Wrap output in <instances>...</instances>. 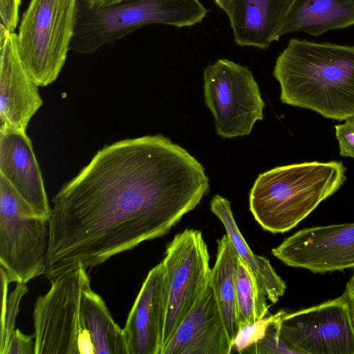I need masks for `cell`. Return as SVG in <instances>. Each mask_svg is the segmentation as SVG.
<instances>
[{
	"label": "cell",
	"mask_w": 354,
	"mask_h": 354,
	"mask_svg": "<svg viewBox=\"0 0 354 354\" xmlns=\"http://www.w3.org/2000/svg\"><path fill=\"white\" fill-rule=\"evenodd\" d=\"M209 190L201 163L162 135L105 145L52 199L44 275L87 270L164 236Z\"/></svg>",
	"instance_id": "cell-1"
},
{
	"label": "cell",
	"mask_w": 354,
	"mask_h": 354,
	"mask_svg": "<svg viewBox=\"0 0 354 354\" xmlns=\"http://www.w3.org/2000/svg\"><path fill=\"white\" fill-rule=\"evenodd\" d=\"M273 74L281 102L338 121L354 118V46L292 38Z\"/></svg>",
	"instance_id": "cell-2"
},
{
	"label": "cell",
	"mask_w": 354,
	"mask_h": 354,
	"mask_svg": "<svg viewBox=\"0 0 354 354\" xmlns=\"http://www.w3.org/2000/svg\"><path fill=\"white\" fill-rule=\"evenodd\" d=\"M341 161L306 162L260 174L250 192V210L266 231L295 227L346 180Z\"/></svg>",
	"instance_id": "cell-3"
},
{
	"label": "cell",
	"mask_w": 354,
	"mask_h": 354,
	"mask_svg": "<svg viewBox=\"0 0 354 354\" xmlns=\"http://www.w3.org/2000/svg\"><path fill=\"white\" fill-rule=\"evenodd\" d=\"M207 12L199 0H122L100 7L78 0L70 50L91 55L145 26L189 27L201 23Z\"/></svg>",
	"instance_id": "cell-4"
},
{
	"label": "cell",
	"mask_w": 354,
	"mask_h": 354,
	"mask_svg": "<svg viewBox=\"0 0 354 354\" xmlns=\"http://www.w3.org/2000/svg\"><path fill=\"white\" fill-rule=\"evenodd\" d=\"M86 270L79 267L50 281L49 290L37 297L35 354H94L83 314L84 292L91 286Z\"/></svg>",
	"instance_id": "cell-5"
},
{
	"label": "cell",
	"mask_w": 354,
	"mask_h": 354,
	"mask_svg": "<svg viewBox=\"0 0 354 354\" xmlns=\"http://www.w3.org/2000/svg\"><path fill=\"white\" fill-rule=\"evenodd\" d=\"M78 0H30L17 35L21 62L38 86L55 82L75 33Z\"/></svg>",
	"instance_id": "cell-6"
},
{
	"label": "cell",
	"mask_w": 354,
	"mask_h": 354,
	"mask_svg": "<svg viewBox=\"0 0 354 354\" xmlns=\"http://www.w3.org/2000/svg\"><path fill=\"white\" fill-rule=\"evenodd\" d=\"M48 236V218L0 175V263L10 283L44 274Z\"/></svg>",
	"instance_id": "cell-7"
},
{
	"label": "cell",
	"mask_w": 354,
	"mask_h": 354,
	"mask_svg": "<svg viewBox=\"0 0 354 354\" xmlns=\"http://www.w3.org/2000/svg\"><path fill=\"white\" fill-rule=\"evenodd\" d=\"M203 80L205 104L219 136L226 138L248 136L254 123L263 120L265 104L247 66L219 59L205 68Z\"/></svg>",
	"instance_id": "cell-8"
},
{
	"label": "cell",
	"mask_w": 354,
	"mask_h": 354,
	"mask_svg": "<svg viewBox=\"0 0 354 354\" xmlns=\"http://www.w3.org/2000/svg\"><path fill=\"white\" fill-rule=\"evenodd\" d=\"M162 262L166 301L162 349L209 285V255L201 232L186 229L176 234Z\"/></svg>",
	"instance_id": "cell-9"
},
{
	"label": "cell",
	"mask_w": 354,
	"mask_h": 354,
	"mask_svg": "<svg viewBox=\"0 0 354 354\" xmlns=\"http://www.w3.org/2000/svg\"><path fill=\"white\" fill-rule=\"evenodd\" d=\"M280 337L294 354H354V324L343 295L295 312L283 311Z\"/></svg>",
	"instance_id": "cell-10"
},
{
	"label": "cell",
	"mask_w": 354,
	"mask_h": 354,
	"mask_svg": "<svg viewBox=\"0 0 354 354\" xmlns=\"http://www.w3.org/2000/svg\"><path fill=\"white\" fill-rule=\"evenodd\" d=\"M289 267L326 274L354 268V223L301 229L272 250Z\"/></svg>",
	"instance_id": "cell-11"
},
{
	"label": "cell",
	"mask_w": 354,
	"mask_h": 354,
	"mask_svg": "<svg viewBox=\"0 0 354 354\" xmlns=\"http://www.w3.org/2000/svg\"><path fill=\"white\" fill-rule=\"evenodd\" d=\"M0 132H26L43 100L20 59L17 35L10 33L0 47Z\"/></svg>",
	"instance_id": "cell-12"
},
{
	"label": "cell",
	"mask_w": 354,
	"mask_h": 354,
	"mask_svg": "<svg viewBox=\"0 0 354 354\" xmlns=\"http://www.w3.org/2000/svg\"><path fill=\"white\" fill-rule=\"evenodd\" d=\"M230 342L214 291L208 285L160 354H230Z\"/></svg>",
	"instance_id": "cell-13"
},
{
	"label": "cell",
	"mask_w": 354,
	"mask_h": 354,
	"mask_svg": "<svg viewBox=\"0 0 354 354\" xmlns=\"http://www.w3.org/2000/svg\"><path fill=\"white\" fill-rule=\"evenodd\" d=\"M162 262L144 281L123 328L129 354H160L165 317Z\"/></svg>",
	"instance_id": "cell-14"
},
{
	"label": "cell",
	"mask_w": 354,
	"mask_h": 354,
	"mask_svg": "<svg viewBox=\"0 0 354 354\" xmlns=\"http://www.w3.org/2000/svg\"><path fill=\"white\" fill-rule=\"evenodd\" d=\"M0 175L35 210L49 219L51 207L26 132H0Z\"/></svg>",
	"instance_id": "cell-15"
},
{
	"label": "cell",
	"mask_w": 354,
	"mask_h": 354,
	"mask_svg": "<svg viewBox=\"0 0 354 354\" xmlns=\"http://www.w3.org/2000/svg\"><path fill=\"white\" fill-rule=\"evenodd\" d=\"M292 0H230L227 16L234 41L266 49L278 32Z\"/></svg>",
	"instance_id": "cell-16"
},
{
	"label": "cell",
	"mask_w": 354,
	"mask_h": 354,
	"mask_svg": "<svg viewBox=\"0 0 354 354\" xmlns=\"http://www.w3.org/2000/svg\"><path fill=\"white\" fill-rule=\"evenodd\" d=\"M354 26V0H292L278 32L319 36Z\"/></svg>",
	"instance_id": "cell-17"
},
{
	"label": "cell",
	"mask_w": 354,
	"mask_h": 354,
	"mask_svg": "<svg viewBox=\"0 0 354 354\" xmlns=\"http://www.w3.org/2000/svg\"><path fill=\"white\" fill-rule=\"evenodd\" d=\"M239 255L226 234L217 240V254L211 269L209 285L212 288L230 344L240 330L236 297V273Z\"/></svg>",
	"instance_id": "cell-18"
},
{
	"label": "cell",
	"mask_w": 354,
	"mask_h": 354,
	"mask_svg": "<svg viewBox=\"0 0 354 354\" xmlns=\"http://www.w3.org/2000/svg\"><path fill=\"white\" fill-rule=\"evenodd\" d=\"M210 209L223 223L239 257L252 270L261 283L267 298L276 304L286 289L285 281L278 275L269 261L254 254L241 234L233 217L230 203L218 194L210 202Z\"/></svg>",
	"instance_id": "cell-19"
},
{
	"label": "cell",
	"mask_w": 354,
	"mask_h": 354,
	"mask_svg": "<svg viewBox=\"0 0 354 354\" xmlns=\"http://www.w3.org/2000/svg\"><path fill=\"white\" fill-rule=\"evenodd\" d=\"M83 314L94 354H129L123 328L115 322L104 300L91 286L84 292Z\"/></svg>",
	"instance_id": "cell-20"
},
{
	"label": "cell",
	"mask_w": 354,
	"mask_h": 354,
	"mask_svg": "<svg viewBox=\"0 0 354 354\" xmlns=\"http://www.w3.org/2000/svg\"><path fill=\"white\" fill-rule=\"evenodd\" d=\"M236 297L240 329L264 318L268 313L266 292L252 270L239 257Z\"/></svg>",
	"instance_id": "cell-21"
},
{
	"label": "cell",
	"mask_w": 354,
	"mask_h": 354,
	"mask_svg": "<svg viewBox=\"0 0 354 354\" xmlns=\"http://www.w3.org/2000/svg\"><path fill=\"white\" fill-rule=\"evenodd\" d=\"M17 285L9 298H6V292H3L2 313L1 320V344L0 354H3L9 337L15 328V324L19 311V306L23 296L27 292L26 283H17Z\"/></svg>",
	"instance_id": "cell-22"
},
{
	"label": "cell",
	"mask_w": 354,
	"mask_h": 354,
	"mask_svg": "<svg viewBox=\"0 0 354 354\" xmlns=\"http://www.w3.org/2000/svg\"><path fill=\"white\" fill-rule=\"evenodd\" d=\"M283 313V310H281L274 314V318L267 328L263 337L249 346L243 353L294 354L280 337V324Z\"/></svg>",
	"instance_id": "cell-23"
},
{
	"label": "cell",
	"mask_w": 354,
	"mask_h": 354,
	"mask_svg": "<svg viewBox=\"0 0 354 354\" xmlns=\"http://www.w3.org/2000/svg\"><path fill=\"white\" fill-rule=\"evenodd\" d=\"M274 318V315H272L241 328L233 342L231 353H243L249 346L262 339Z\"/></svg>",
	"instance_id": "cell-24"
},
{
	"label": "cell",
	"mask_w": 354,
	"mask_h": 354,
	"mask_svg": "<svg viewBox=\"0 0 354 354\" xmlns=\"http://www.w3.org/2000/svg\"><path fill=\"white\" fill-rule=\"evenodd\" d=\"M3 354H35L34 337L15 329Z\"/></svg>",
	"instance_id": "cell-25"
},
{
	"label": "cell",
	"mask_w": 354,
	"mask_h": 354,
	"mask_svg": "<svg viewBox=\"0 0 354 354\" xmlns=\"http://www.w3.org/2000/svg\"><path fill=\"white\" fill-rule=\"evenodd\" d=\"M335 130L340 156L354 158V118L346 120L343 124L336 125Z\"/></svg>",
	"instance_id": "cell-26"
},
{
	"label": "cell",
	"mask_w": 354,
	"mask_h": 354,
	"mask_svg": "<svg viewBox=\"0 0 354 354\" xmlns=\"http://www.w3.org/2000/svg\"><path fill=\"white\" fill-rule=\"evenodd\" d=\"M21 0H0V24L10 33L15 32L19 22Z\"/></svg>",
	"instance_id": "cell-27"
},
{
	"label": "cell",
	"mask_w": 354,
	"mask_h": 354,
	"mask_svg": "<svg viewBox=\"0 0 354 354\" xmlns=\"http://www.w3.org/2000/svg\"><path fill=\"white\" fill-rule=\"evenodd\" d=\"M342 295L349 304L354 324V275L346 283L344 292Z\"/></svg>",
	"instance_id": "cell-28"
},
{
	"label": "cell",
	"mask_w": 354,
	"mask_h": 354,
	"mask_svg": "<svg viewBox=\"0 0 354 354\" xmlns=\"http://www.w3.org/2000/svg\"><path fill=\"white\" fill-rule=\"evenodd\" d=\"M122 0H86V1L93 6H107L116 3H118Z\"/></svg>",
	"instance_id": "cell-29"
},
{
	"label": "cell",
	"mask_w": 354,
	"mask_h": 354,
	"mask_svg": "<svg viewBox=\"0 0 354 354\" xmlns=\"http://www.w3.org/2000/svg\"><path fill=\"white\" fill-rule=\"evenodd\" d=\"M216 5L227 15L229 12L230 0H214Z\"/></svg>",
	"instance_id": "cell-30"
},
{
	"label": "cell",
	"mask_w": 354,
	"mask_h": 354,
	"mask_svg": "<svg viewBox=\"0 0 354 354\" xmlns=\"http://www.w3.org/2000/svg\"><path fill=\"white\" fill-rule=\"evenodd\" d=\"M10 32L0 24V47H1Z\"/></svg>",
	"instance_id": "cell-31"
}]
</instances>
